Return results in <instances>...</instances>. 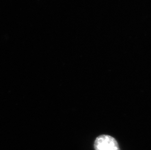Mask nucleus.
Listing matches in <instances>:
<instances>
[{
	"label": "nucleus",
	"mask_w": 151,
	"mask_h": 150,
	"mask_svg": "<svg viewBox=\"0 0 151 150\" xmlns=\"http://www.w3.org/2000/svg\"><path fill=\"white\" fill-rule=\"evenodd\" d=\"M94 148L95 150H120L116 139L107 135H100L96 137Z\"/></svg>",
	"instance_id": "nucleus-1"
}]
</instances>
